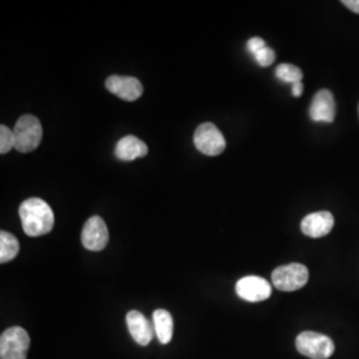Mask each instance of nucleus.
I'll return each instance as SVG.
<instances>
[{"label": "nucleus", "mask_w": 359, "mask_h": 359, "mask_svg": "<svg viewBox=\"0 0 359 359\" xmlns=\"http://www.w3.org/2000/svg\"><path fill=\"white\" fill-rule=\"evenodd\" d=\"M196 148L206 156H218L226 148V142L219 129L213 123H204L194 132Z\"/></svg>", "instance_id": "nucleus-6"}, {"label": "nucleus", "mask_w": 359, "mask_h": 359, "mask_svg": "<svg viewBox=\"0 0 359 359\" xmlns=\"http://www.w3.org/2000/svg\"><path fill=\"white\" fill-rule=\"evenodd\" d=\"M333 215L327 210L311 213L301 222V231L310 238H321L327 236L333 229Z\"/></svg>", "instance_id": "nucleus-11"}, {"label": "nucleus", "mask_w": 359, "mask_h": 359, "mask_svg": "<svg viewBox=\"0 0 359 359\" xmlns=\"http://www.w3.org/2000/svg\"><path fill=\"white\" fill-rule=\"evenodd\" d=\"M127 326L129 333L135 342L140 346H147L154 338V326L148 321L144 314L137 310H130L127 314Z\"/></svg>", "instance_id": "nucleus-12"}, {"label": "nucleus", "mask_w": 359, "mask_h": 359, "mask_svg": "<svg viewBox=\"0 0 359 359\" xmlns=\"http://www.w3.org/2000/svg\"><path fill=\"white\" fill-rule=\"evenodd\" d=\"M154 326L158 341L163 345L169 344L173 337V318H172L170 313L164 309L154 310Z\"/></svg>", "instance_id": "nucleus-14"}, {"label": "nucleus", "mask_w": 359, "mask_h": 359, "mask_svg": "<svg viewBox=\"0 0 359 359\" xmlns=\"http://www.w3.org/2000/svg\"><path fill=\"white\" fill-rule=\"evenodd\" d=\"M108 240L109 233L103 218L99 216L88 218L81 231L83 246L92 252H100L108 244Z\"/></svg>", "instance_id": "nucleus-7"}, {"label": "nucleus", "mask_w": 359, "mask_h": 359, "mask_svg": "<svg viewBox=\"0 0 359 359\" xmlns=\"http://www.w3.org/2000/svg\"><path fill=\"white\" fill-rule=\"evenodd\" d=\"M19 216L23 231L29 237H39L50 233L55 224L51 206L38 197L26 200L19 208Z\"/></svg>", "instance_id": "nucleus-1"}, {"label": "nucleus", "mask_w": 359, "mask_h": 359, "mask_svg": "<svg viewBox=\"0 0 359 359\" xmlns=\"http://www.w3.org/2000/svg\"><path fill=\"white\" fill-rule=\"evenodd\" d=\"M105 87L111 93L126 102H135L142 95V83L136 77L114 75L107 79Z\"/></svg>", "instance_id": "nucleus-9"}, {"label": "nucleus", "mask_w": 359, "mask_h": 359, "mask_svg": "<svg viewBox=\"0 0 359 359\" xmlns=\"http://www.w3.org/2000/svg\"><path fill=\"white\" fill-rule=\"evenodd\" d=\"M236 292L248 302H262L271 295V285L265 278L248 276L237 283Z\"/></svg>", "instance_id": "nucleus-8"}, {"label": "nucleus", "mask_w": 359, "mask_h": 359, "mask_svg": "<svg viewBox=\"0 0 359 359\" xmlns=\"http://www.w3.org/2000/svg\"><path fill=\"white\" fill-rule=\"evenodd\" d=\"M148 154V147L145 142L136 136H126L117 142L115 148L116 157L123 161H132Z\"/></svg>", "instance_id": "nucleus-13"}, {"label": "nucleus", "mask_w": 359, "mask_h": 359, "mask_svg": "<svg viewBox=\"0 0 359 359\" xmlns=\"http://www.w3.org/2000/svg\"><path fill=\"white\" fill-rule=\"evenodd\" d=\"M342 4L346 6L347 8L351 10L353 13H358L359 15V0H344Z\"/></svg>", "instance_id": "nucleus-20"}, {"label": "nucleus", "mask_w": 359, "mask_h": 359, "mask_svg": "<svg viewBox=\"0 0 359 359\" xmlns=\"http://www.w3.org/2000/svg\"><path fill=\"white\" fill-rule=\"evenodd\" d=\"M302 92H304V84H302V81H299V83H295V84H293V90H292V93H293V96H294V97H299V96L302 95Z\"/></svg>", "instance_id": "nucleus-21"}, {"label": "nucleus", "mask_w": 359, "mask_h": 359, "mask_svg": "<svg viewBox=\"0 0 359 359\" xmlns=\"http://www.w3.org/2000/svg\"><path fill=\"white\" fill-rule=\"evenodd\" d=\"M264 47H266V44L261 38L249 39V41H248V50H249L250 53H253V55L259 51V50H262Z\"/></svg>", "instance_id": "nucleus-19"}, {"label": "nucleus", "mask_w": 359, "mask_h": 359, "mask_svg": "<svg viewBox=\"0 0 359 359\" xmlns=\"http://www.w3.org/2000/svg\"><path fill=\"white\" fill-rule=\"evenodd\" d=\"M310 118L316 123H333L335 118V100L329 90H318L310 104Z\"/></svg>", "instance_id": "nucleus-10"}, {"label": "nucleus", "mask_w": 359, "mask_h": 359, "mask_svg": "<svg viewBox=\"0 0 359 359\" xmlns=\"http://www.w3.org/2000/svg\"><path fill=\"white\" fill-rule=\"evenodd\" d=\"M13 148H15L13 130L6 126H1L0 127V154H8Z\"/></svg>", "instance_id": "nucleus-17"}, {"label": "nucleus", "mask_w": 359, "mask_h": 359, "mask_svg": "<svg viewBox=\"0 0 359 359\" xmlns=\"http://www.w3.org/2000/svg\"><path fill=\"white\" fill-rule=\"evenodd\" d=\"M19 253V243L16 237L8 231H0V262L7 264Z\"/></svg>", "instance_id": "nucleus-15"}, {"label": "nucleus", "mask_w": 359, "mask_h": 359, "mask_svg": "<svg viewBox=\"0 0 359 359\" xmlns=\"http://www.w3.org/2000/svg\"><path fill=\"white\" fill-rule=\"evenodd\" d=\"M255 59L261 67H269L276 60V53L269 47H264L262 50L255 53Z\"/></svg>", "instance_id": "nucleus-18"}, {"label": "nucleus", "mask_w": 359, "mask_h": 359, "mask_svg": "<svg viewBox=\"0 0 359 359\" xmlns=\"http://www.w3.org/2000/svg\"><path fill=\"white\" fill-rule=\"evenodd\" d=\"M276 76L283 83H299L304 79L302 71L293 65H280L276 68Z\"/></svg>", "instance_id": "nucleus-16"}, {"label": "nucleus", "mask_w": 359, "mask_h": 359, "mask_svg": "<svg viewBox=\"0 0 359 359\" xmlns=\"http://www.w3.org/2000/svg\"><path fill=\"white\" fill-rule=\"evenodd\" d=\"M309 281V270L302 264H287L278 266L271 273V283L281 292H295Z\"/></svg>", "instance_id": "nucleus-4"}, {"label": "nucleus", "mask_w": 359, "mask_h": 359, "mask_svg": "<svg viewBox=\"0 0 359 359\" xmlns=\"http://www.w3.org/2000/svg\"><path fill=\"white\" fill-rule=\"evenodd\" d=\"M29 347V335L20 326H13L1 333L0 358L26 359Z\"/></svg>", "instance_id": "nucleus-5"}, {"label": "nucleus", "mask_w": 359, "mask_h": 359, "mask_svg": "<svg viewBox=\"0 0 359 359\" xmlns=\"http://www.w3.org/2000/svg\"><path fill=\"white\" fill-rule=\"evenodd\" d=\"M295 347L299 354L310 359H327L333 355L334 342L323 334L304 332L295 339Z\"/></svg>", "instance_id": "nucleus-3"}, {"label": "nucleus", "mask_w": 359, "mask_h": 359, "mask_svg": "<svg viewBox=\"0 0 359 359\" xmlns=\"http://www.w3.org/2000/svg\"><path fill=\"white\" fill-rule=\"evenodd\" d=\"M15 148L20 154H28L35 151L41 142L43 128L38 117L32 115L22 116L15 128Z\"/></svg>", "instance_id": "nucleus-2"}]
</instances>
